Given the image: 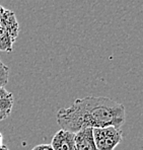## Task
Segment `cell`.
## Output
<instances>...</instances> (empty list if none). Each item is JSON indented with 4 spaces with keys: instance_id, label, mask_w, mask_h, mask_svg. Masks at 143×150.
<instances>
[{
    "instance_id": "277c9868",
    "label": "cell",
    "mask_w": 143,
    "mask_h": 150,
    "mask_svg": "<svg viewBox=\"0 0 143 150\" xmlns=\"http://www.w3.org/2000/svg\"><path fill=\"white\" fill-rule=\"evenodd\" d=\"M74 134L66 130H59L52 139L51 146L54 150H75Z\"/></svg>"
},
{
    "instance_id": "5b68a950",
    "label": "cell",
    "mask_w": 143,
    "mask_h": 150,
    "mask_svg": "<svg viewBox=\"0 0 143 150\" xmlns=\"http://www.w3.org/2000/svg\"><path fill=\"white\" fill-rule=\"evenodd\" d=\"M74 147L75 150H98L91 128L80 130L74 134Z\"/></svg>"
},
{
    "instance_id": "ba28073f",
    "label": "cell",
    "mask_w": 143,
    "mask_h": 150,
    "mask_svg": "<svg viewBox=\"0 0 143 150\" xmlns=\"http://www.w3.org/2000/svg\"><path fill=\"white\" fill-rule=\"evenodd\" d=\"M30 150H54V149L51 146V144H40L35 146L34 148H32Z\"/></svg>"
},
{
    "instance_id": "8992f818",
    "label": "cell",
    "mask_w": 143,
    "mask_h": 150,
    "mask_svg": "<svg viewBox=\"0 0 143 150\" xmlns=\"http://www.w3.org/2000/svg\"><path fill=\"white\" fill-rule=\"evenodd\" d=\"M14 105L13 94L5 87H0V122L10 116Z\"/></svg>"
},
{
    "instance_id": "7a4b0ae2",
    "label": "cell",
    "mask_w": 143,
    "mask_h": 150,
    "mask_svg": "<svg viewBox=\"0 0 143 150\" xmlns=\"http://www.w3.org/2000/svg\"><path fill=\"white\" fill-rule=\"evenodd\" d=\"M19 25L15 13L0 5V51L12 52L13 46L18 37Z\"/></svg>"
},
{
    "instance_id": "6da1fadb",
    "label": "cell",
    "mask_w": 143,
    "mask_h": 150,
    "mask_svg": "<svg viewBox=\"0 0 143 150\" xmlns=\"http://www.w3.org/2000/svg\"><path fill=\"white\" fill-rule=\"evenodd\" d=\"M126 121V110L120 103L104 96L77 98L70 107L57 112V123L61 129L76 133L86 128H121Z\"/></svg>"
},
{
    "instance_id": "3957f363",
    "label": "cell",
    "mask_w": 143,
    "mask_h": 150,
    "mask_svg": "<svg viewBox=\"0 0 143 150\" xmlns=\"http://www.w3.org/2000/svg\"><path fill=\"white\" fill-rule=\"evenodd\" d=\"M92 135L98 150H114L123 140L121 128L114 126L94 128L92 129Z\"/></svg>"
},
{
    "instance_id": "30bf717a",
    "label": "cell",
    "mask_w": 143,
    "mask_h": 150,
    "mask_svg": "<svg viewBox=\"0 0 143 150\" xmlns=\"http://www.w3.org/2000/svg\"><path fill=\"white\" fill-rule=\"evenodd\" d=\"M1 145H3V136L0 133V146H1Z\"/></svg>"
},
{
    "instance_id": "52a82bcc",
    "label": "cell",
    "mask_w": 143,
    "mask_h": 150,
    "mask_svg": "<svg viewBox=\"0 0 143 150\" xmlns=\"http://www.w3.org/2000/svg\"><path fill=\"white\" fill-rule=\"evenodd\" d=\"M9 80V67L0 59V87H4Z\"/></svg>"
},
{
    "instance_id": "9c48e42d",
    "label": "cell",
    "mask_w": 143,
    "mask_h": 150,
    "mask_svg": "<svg viewBox=\"0 0 143 150\" xmlns=\"http://www.w3.org/2000/svg\"><path fill=\"white\" fill-rule=\"evenodd\" d=\"M0 150H10V149L8 148L6 145H1V146H0Z\"/></svg>"
}]
</instances>
